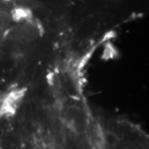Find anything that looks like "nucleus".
<instances>
[{"mask_svg": "<svg viewBox=\"0 0 149 149\" xmlns=\"http://www.w3.org/2000/svg\"><path fill=\"white\" fill-rule=\"evenodd\" d=\"M41 149H65V147L57 141H48L42 144Z\"/></svg>", "mask_w": 149, "mask_h": 149, "instance_id": "obj_3", "label": "nucleus"}, {"mask_svg": "<svg viewBox=\"0 0 149 149\" xmlns=\"http://www.w3.org/2000/svg\"><path fill=\"white\" fill-rule=\"evenodd\" d=\"M62 122L66 128L77 135L87 133L90 126V115L86 107L77 101L69 102L61 109Z\"/></svg>", "mask_w": 149, "mask_h": 149, "instance_id": "obj_1", "label": "nucleus"}, {"mask_svg": "<svg viewBox=\"0 0 149 149\" xmlns=\"http://www.w3.org/2000/svg\"><path fill=\"white\" fill-rule=\"evenodd\" d=\"M3 95H4V94H0V106H1V104H2V100L3 99Z\"/></svg>", "mask_w": 149, "mask_h": 149, "instance_id": "obj_4", "label": "nucleus"}, {"mask_svg": "<svg viewBox=\"0 0 149 149\" xmlns=\"http://www.w3.org/2000/svg\"><path fill=\"white\" fill-rule=\"evenodd\" d=\"M27 93L26 88L13 89L3 95L0 106V119L13 116L23 100Z\"/></svg>", "mask_w": 149, "mask_h": 149, "instance_id": "obj_2", "label": "nucleus"}]
</instances>
